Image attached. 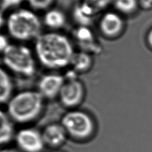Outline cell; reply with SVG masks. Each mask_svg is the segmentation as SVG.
<instances>
[{"label": "cell", "instance_id": "1", "mask_svg": "<svg viewBox=\"0 0 152 152\" xmlns=\"http://www.w3.org/2000/svg\"><path fill=\"white\" fill-rule=\"evenodd\" d=\"M36 59L42 66L52 72L70 67L75 53L72 39L60 31L42 32L34 41Z\"/></svg>", "mask_w": 152, "mask_h": 152}, {"label": "cell", "instance_id": "2", "mask_svg": "<svg viewBox=\"0 0 152 152\" xmlns=\"http://www.w3.org/2000/svg\"><path fill=\"white\" fill-rule=\"evenodd\" d=\"M45 101L37 90L21 91L14 93L7 102L6 112L14 124H32L44 113Z\"/></svg>", "mask_w": 152, "mask_h": 152}, {"label": "cell", "instance_id": "3", "mask_svg": "<svg viewBox=\"0 0 152 152\" xmlns=\"http://www.w3.org/2000/svg\"><path fill=\"white\" fill-rule=\"evenodd\" d=\"M42 20L37 12L30 8L20 7L10 12L6 19V30L16 42H34L42 32Z\"/></svg>", "mask_w": 152, "mask_h": 152}, {"label": "cell", "instance_id": "4", "mask_svg": "<svg viewBox=\"0 0 152 152\" xmlns=\"http://www.w3.org/2000/svg\"><path fill=\"white\" fill-rule=\"evenodd\" d=\"M2 61L10 73L21 78H32L37 72L38 62L34 50L23 43L10 44L2 53Z\"/></svg>", "mask_w": 152, "mask_h": 152}, {"label": "cell", "instance_id": "5", "mask_svg": "<svg viewBox=\"0 0 152 152\" xmlns=\"http://www.w3.org/2000/svg\"><path fill=\"white\" fill-rule=\"evenodd\" d=\"M60 124L66 130L69 138L77 142H87L96 132V123L88 112L75 109L69 110L61 119Z\"/></svg>", "mask_w": 152, "mask_h": 152}, {"label": "cell", "instance_id": "6", "mask_svg": "<svg viewBox=\"0 0 152 152\" xmlns=\"http://www.w3.org/2000/svg\"><path fill=\"white\" fill-rule=\"evenodd\" d=\"M65 76V81L58 96L60 104L69 110L78 109L85 101L86 87L76 73Z\"/></svg>", "mask_w": 152, "mask_h": 152}, {"label": "cell", "instance_id": "7", "mask_svg": "<svg viewBox=\"0 0 152 152\" xmlns=\"http://www.w3.org/2000/svg\"><path fill=\"white\" fill-rule=\"evenodd\" d=\"M14 141L21 152H42L46 147L42 132L34 127H23L18 131Z\"/></svg>", "mask_w": 152, "mask_h": 152}, {"label": "cell", "instance_id": "8", "mask_svg": "<svg viewBox=\"0 0 152 152\" xmlns=\"http://www.w3.org/2000/svg\"><path fill=\"white\" fill-rule=\"evenodd\" d=\"M99 32L104 38L111 40L119 37L124 29L122 15L116 11H105L99 18Z\"/></svg>", "mask_w": 152, "mask_h": 152}, {"label": "cell", "instance_id": "9", "mask_svg": "<svg viewBox=\"0 0 152 152\" xmlns=\"http://www.w3.org/2000/svg\"><path fill=\"white\" fill-rule=\"evenodd\" d=\"M65 81V76L56 72L46 73L41 76L37 83V90L45 100L58 98Z\"/></svg>", "mask_w": 152, "mask_h": 152}, {"label": "cell", "instance_id": "10", "mask_svg": "<svg viewBox=\"0 0 152 152\" xmlns=\"http://www.w3.org/2000/svg\"><path fill=\"white\" fill-rule=\"evenodd\" d=\"M41 132L46 146L54 149L64 145L69 138L66 130L60 123H52L47 125Z\"/></svg>", "mask_w": 152, "mask_h": 152}, {"label": "cell", "instance_id": "11", "mask_svg": "<svg viewBox=\"0 0 152 152\" xmlns=\"http://www.w3.org/2000/svg\"><path fill=\"white\" fill-rule=\"evenodd\" d=\"M74 41L79 46L80 50L93 54L99 51V45L95 34L90 27L77 26L73 34Z\"/></svg>", "mask_w": 152, "mask_h": 152}, {"label": "cell", "instance_id": "12", "mask_svg": "<svg viewBox=\"0 0 152 152\" xmlns=\"http://www.w3.org/2000/svg\"><path fill=\"white\" fill-rule=\"evenodd\" d=\"M42 20L50 31H60L66 24L67 17L62 10L53 7L44 12Z\"/></svg>", "mask_w": 152, "mask_h": 152}, {"label": "cell", "instance_id": "13", "mask_svg": "<svg viewBox=\"0 0 152 152\" xmlns=\"http://www.w3.org/2000/svg\"><path fill=\"white\" fill-rule=\"evenodd\" d=\"M14 123L6 111L0 108V148H5L14 141Z\"/></svg>", "mask_w": 152, "mask_h": 152}, {"label": "cell", "instance_id": "14", "mask_svg": "<svg viewBox=\"0 0 152 152\" xmlns=\"http://www.w3.org/2000/svg\"><path fill=\"white\" fill-rule=\"evenodd\" d=\"M94 64L93 54L83 50L75 52L70 67L77 75L85 74L92 69Z\"/></svg>", "mask_w": 152, "mask_h": 152}, {"label": "cell", "instance_id": "15", "mask_svg": "<svg viewBox=\"0 0 152 152\" xmlns=\"http://www.w3.org/2000/svg\"><path fill=\"white\" fill-rule=\"evenodd\" d=\"M10 74L6 68L0 66V104H7L14 94V83Z\"/></svg>", "mask_w": 152, "mask_h": 152}, {"label": "cell", "instance_id": "16", "mask_svg": "<svg viewBox=\"0 0 152 152\" xmlns=\"http://www.w3.org/2000/svg\"><path fill=\"white\" fill-rule=\"evenodd\" d=\"M97 15L93 10L83 2L76 5L72 10V17L77 26L90 27Z\"/></svg>", "mask_w": 152, "mask_h": 152}, {"label": "cell", "instance_id": "17", "mask_svg": "<svg viewBox=\"0 0 152 152\" xmlns=\"http://www.w3.org/2000/svg\"><path fill=\"white\" fill-rule=\"evenodd\" d=\"M137 0H114L113 6L115 11L121 15L129 14L136 9Z\"/></svg>", "mask_w": 152, "mask_h": 152}, {"label": "cell", "instance_id": "18", "mask_svg": "<svg viewBox=\"0 0 152 152\" xmlns=\"http://www.w3.org/2000/svg\"><path fill=\"white\" fill-rule=\"evenodd\" d=\"M80 1L92 9L98 15L107 11L113 4L114 0H81Z\"/></svg>", "mask_w": 152, "mask_h": 152}, {"label": "cell", "instance_id": "19", "mask_svg": "<svg viewBox=\"0 0 152 152\" xmlns=\"http://www.w3.org/2000/svg\"><path fill=\"white\" fill-rule=\"evenodd\" d=\"M56 0H26L29 8L35 12H44L54 7Z\"/></svg>", "mask_w": 152, "mask_h": 152}, {"label": "cell", "instance_id": "20", "mask_svg": "<svg viewBox=\"0 0 152 152\" xmlns=\"http://www.w3.org/2000/svg\"><path fill=\"white\" fill-rule=\"evenodd\" d=\"M26 0H0V7L3 11H14L20 8Z\"/></svg>", "mask_w": 152, "mask_h": 152}, {"label": "cell", "instance_id": "21", "mask_svg": "<svg viewBox=\"0 0 152 152\" xmlns=\"http://www.w3.org/2000/svg\"><path fill=\"white\" fill-rule=\"evenodd\" d=\"M10 44V43H9L8 40L6 36L0 34V53H3Z\"/></svg>", "mask_w": 152, "mask_h": 152}, {"label": "cell", "instance_id": "22", "mask_svg": "<svg viewBox=\"0 0 152 152\" xmlns=\"http://www.w3.org/2000/svg\"><path fill=\"white\" fill-rule=\"evenodd\" d=\"M6 19L7 17H5L3 10H0V30L6 26Z\"/></svg>", "mask_w": 152, "mask_h": 152}, {"label": "cell", "instance_id": "23", "mask_svg": "<svg viewBox=\"0 0 152 152\" xmlns=\"http://www.w3.org/2000/svg\"><path fill=\"white\" fill-rule=\"evenodd\" d=\"M141 4L145 7H149L152 6V0H141Z\"/></svg>", "mask_w": 152, "mask_h": 152}, {"label": "cell", "instance_id": "24", "mask_svg": "<svg viewBox=\"0 0 152 152\" xmlns=\"http://www.w3.org/2000/svg\"><path fill=\"white\" fill-rule=\"evenodd\" d=\"M3 152H21V151L18 149H7L6 150H4Z\"/></svg>", "mask_w": 152, "mask_h": 152}, {"label": "cell", "instance_id": "25", "mask_svg": "<svg viewBox=\"0 0 152 152\" xmlns=\"http://www.w3.org/2000/svg\"><path fill=\"white\" fill-rule=\"evenodd\" d=\"M148 39H149V44H150L152 46V30L151 31L150 33H149V37H148Z\"/></svg>", "mask_w": 152, "mask_h": 152}, {"label": "cell", "instance_id": "26", "mask_svg": "<svg viewBox=\"0 0 152 152\" xmlns=\"http://www.w3.org/2000/svg\"><path fill=\"white\" fill-rule=\"evenodd\" d=\"M51 152H64V151H61V150H59V149H54V151H51Z\"/></svg>", "mask_w": 152, "mask_h": 152}]
</instances>
